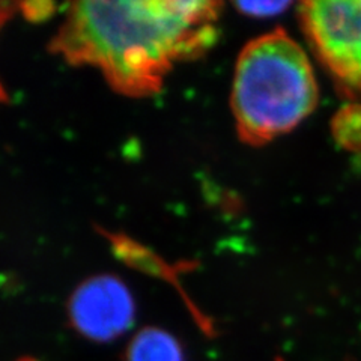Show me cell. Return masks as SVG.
Masks as SVG:
<instances>
[{
  "mask_svg": "<svg viewBox=\"0 0 361 361\" xmlns=\"http://www.w3.org/2000/svg\"><path fill=\"white\" fill-rule=\"evenodd\" d=\"M240 13L253 16V17H274L281 13H285V9L289 8V4L286 2H244L236 4Z\"/></svg>",
  "mask_w": 361,
  "mask_h": 361,
  "instance_id": "7",
  "label": "cell"
},
{
  "mask_svg": "<svg viewBox=\"0 0 361 361\" xmlns=\"http://www.w3.org/2000/svg\"><path fill=\"white\" fill-rule=\"evenodd\" d=\"M13 14V5H8V4H0V27H2L4 23H6V20ZM5 98V92L2 86H0V101Z\"/></svg>",
  "mask_w": 361,
  "mask_h": 361,
  "instance_id": "9",
  "label": "cell"
},
{
  "mask_svg": "<svg viewBox=\"0 0 361 361\" xmlns=\"http://www.w3.org/2000/svg\"><path fill=\"white\" fill-rule=\"evenodd\" d=\"M301 18L325 66L343 86L361 92V0L307 2Z\"/></svg>",
  "mask_w": 361,
  "mask_h": 361,
  "instance_id": "3",
  "label": "cell"
},
{
  "mask_svg": "<svg viewBox=\"0 0 361 361\" xmlns=\"http://www.w3.org/2000/svg\"><path fill=\"white\" fill-rule=\"evenodd\" d=\"M217 2H77L50 42L73 65L94 66L127 97H151L180 61L217 41Z\"/></svg>",
  "mask_w": 361,
  "mask_h": 361,
  "instance_id": "1",
  "label": "cell"
},
{
  "mask_svg": "<svg viewBox=\"0 0 361 361\" xmlns=\"http://www.w3.org/2000/svg\"><path fill=\"white\" fill-rule=\"evenodd\" d=\"M312 62L283 30L248 42L236 61L231 107L241 139L261 145L292 131L318 104Z\"/></svg>",
  "mask_w": 361,
  "mask_h": 361,
  "instance_id": "2",
  "label": "cell"
},
{
  "mask_svg": "<svg viewBox=\"0 0 361 361\" xmlns=\"http://www.w3.org/2000/svg\"><path fill=\"white\" fill-rule=\"evenodd\" d=\"M127 361H184V353L172 334L149 326L131 341Z\"/></svg>",
  "mask_w": 361,
  "mask_h": 361,
  "instance_id": "5",
  "label": "cell"
},
{
  "mask_svg": "<svg viewBox=\"0 0 361 361\" xmlns=\"http://www.w3.org/2000/svg\"><path fill=\"white\" fill-rule=\"evenodd\" d=\"M134 313L131 292L115 276L83 281L70 300L74 329L98 342H109L126 333L134 322Z\"/></svg>",
  "mask_w": 361,
  "mask_h": 361,
  "instance_id": "4",
  "label": "cell"
},
{
  "mask_svg": "<svg viewBox=\"0 0 361 361\" xmlns=\"http://www.w3.org/2000/svg\"><path fill=\"white\" fill-rule=\"evenodd\" d=\"M23 14L30 21H41L47 18L54 9L53 4L47 2H30V4H23L20 5Z\"/></svg>",
  "mask_w": 361,
  "mask_h": 361,
  "instance_id": "8",
  "label": "cell"
},
{
  "mask_svg": "<svg viewBox=\"0 0 361 361\" xmlns=\"http://www.w3.org/2000/svg\"><path fill=\"white\" fill-rule=\"evenodd\" d=\"M337 140L351 149H361V107L343 109L336 118Z\"/></svg>",
  "mask_w": 361,
  "mask_h": 361,
  "instance_id": "6",
  "label": "cell"
}]
</instances>
